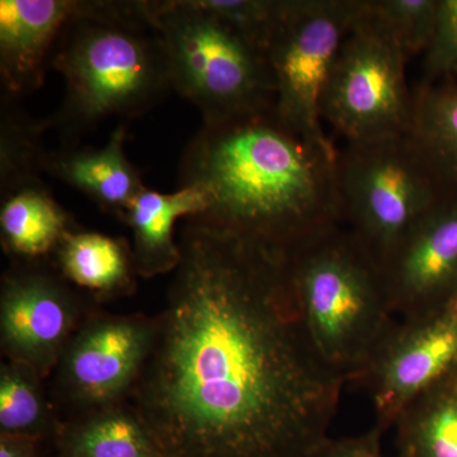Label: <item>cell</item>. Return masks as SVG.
Segmentation results:
<instances>
[{"mask_svg":"<svg viewBox=\"0 0 457 457\" xmlns=\"http://www.w3.org/2000/svg\"><path fill=\"white\" fill-rule=\"evenodd\" d=\"M396 457H457V368L396 420Z\"/></svg>","mask_w":457,"mask_h":457,"instance_id":"obj_19","label":"cell"},{"mask_svg":"<svg viewBox=\"0 0 457 457\" xmlns=\"http://www.w3.org/2000/svg\"><path fill=\"white\" fill-rule=\"evenodd\" d=\"M204 9L227 22L266 53L286 0H198Z\"/></svg>","mask_w":457,"mask_h":457,"instance_id":"obj_24","label":"cell"},{"mask_svg":"<svg viewBox=\"0 0 457 457\" xmlns=\"http://www.w3.org/2000/svg\"><path fill=\"white\" fill-rule=\"evenodd\" d=\"M83 311L82 297L55 269L44 261L13 262L0 286L3 356L45 380L86 319Z\"/></svg>","mask_w":457,"mask_h":457,"instance_id":"obj_10","label":"cell"},{"mask_svg":"<svg viewBox=\"0 0 457 457\" xmlns=\"http://www.w3.org/2000/svg\"><path fill=\"white\" fill-rule=\"evenodd\" d=\"M409 59L396 42L359 14L328 78L320 113L345 140L366 143L407 135L413 119V90L407 82Z\"/></svg>","mask_w":457,"mask_h":457,"instance_id":"obj_7","label":"cell"},{"mask_svg":"<svg viewBox=\"0 0 457 457\" xmlns=\"http://www.w3.org/2000/svg\"><path fill=\"white\" fill-rule=\"evenodd\" d=\"M446 308L457 314V291L455 295H453V299L450 300V303H447Z\"/></svg>","mask_w":457,"mask_h":457,"instance_id":"obj_28","label":"cell"},{"mask_svg":"<svg viewBox=\"0 0 457 457\" xmlns=\"http://www.w3.org/2000/svg\"><path fill=\"white\" fill-rule=\"evenodd\" d=\"M156 318L87 315L57 363L56 393L75 414L128 402L154 345Z\"/></svg>","mask_w":457,"mask_h":457,"instance_id":"obj_9","label":"cell"},{"mask_svg":"<svg viewBox=\"0 0 457 457\" xmlns=\"http://www.w3.org/2000/svg\"><path fill=\"white\" fill-rule=\"evenodd\" d=\"M285 272L321 359L352 383L395 323L383 266L338 224L286 252Z\"/></svg>","mask_w":457,"mask_h":457,"instance_id":"obj_4","label":"cell"},{"mask_svg":"<svg viewBox=\"0 0 457 457\" xmlns=\"http://www.w3.org/2000/svg\"><path fill=\"white\" fill-rule=\"evenodd\" d=\"M126 126H117L104 146L62 145L45 153L42 171L82 192L104 212L123 218L146 188L125 152Z\"/></svg>","mask_w":457,"mask_h":457,"instance_id":"obj_14","label":"cell"},{"mask_svg":"<svg viewBox=\"0 0 457 457\" xmlns=\"http://www.w3.org/2000/svg\"><path fill=\"white\" fill-rule=\"evenodd\" d=\"M204 209L196 188L179 187L171 194L145 188L135 198L122 220L132 231V255L137 276L153 278L174 272L180 262L174 228L179 219H194Z\"/></svg>","mask_w":457,"mask_h":457,"instance_id":"obj_15","label":"cell"},{"mask_svg":"<svg viewBox=\"0 0 457 457\" xmlns=\"http://www.w3.org/2000/svg\"><path fill=\"white\" fill-rule=\"evenodd\" d=\"M420 83H457V0H438L437 22L423 54Z\"/></svg>","mask_w":457,"mask_h":457,"instance_id":"obj_25","label":"cell"},{"mask_svg":"<svg viewBox=\"0 0 457 457\" xmlns=\"http://www.w3.org/2000/svg\"><path fill=\"white\" fill-rule=\"evenodd\" d=\"M51 65L65 80L59 110L42 121L62 145L111 117L135 119L171 90L163 42L143 2H77Z\"/></svg>","mask_w":457,"mask_h":457,"instance_id":"obj_3","label":"cell"},{"mask_svg":"<svg viewBox=\"0 0 457 457\" xmlns=\"http://www.w3.org/2000/svg\"><path fill=\"white\" fill-rule=\"evenodd\" d=\"M457 368V314L445 308L400 318L352 383L365 390L385 432L420 394Z\"/></svg>","mask_w":457,"mask_h":457,"instance_id":"obj_11","label":"cell"},{"mask_svg":"<svg viewBox=\"0 0 457 457\" xmlns=\"http://www.w3.org/2000/svg\"><path fill=\"white\" fill-rule=\"evenodd\" d=\"M74 0H2L0 2V79L5 95L40 88L46 60L55 49Z\"/></svg>","mask_w":457,"mask_h":457,"instance_id":"obj_13","label":"cell"},{"mask_svg":"<svg viewBox=\"0 0 457 457\" xmlns=\"http://www.w3.org/2000/svg\"><path fill=\"white\" fill-rule=\"evenodd\" d=\"M71 228V215L42 180L2 195L0 240L13 262L44 261Z\"/></svg>","mask_w":457,"mask_h":457,"instance_id":"obj_18","label":"cell"},{"mask_svg":"<svg viewBox=\"0 0 457 457\" xmlns=\"http://www.w3.org/2000/svg\"><path fill=\"white\" fill-rule=\"evenodd\" d=\"M342 224L384 262L449 188L411 135L345 144L337 156Z\"/></svg>","mask_w":457,"mask_h":457,"instance_id":"obj_6","label":"cell"},{"mask_svg":"<svg viewBox=\"0 0 457 457\" xmlns=\"http://www.w3.org/2000/svg\"><path fill=\"white\" fill-rule=\"evenodd\" d=\"M143 7L163 42L171 89L204 123L276 106L266 53L198 0H143Z\"/></svg>","mask_w":457,"mask_h":457,"instance_id":"obj_5","label":"cell"},{"mask_svg":"<svg viewBox=\"0 0 457 457\" xmlns=\"http://www.w3.org/2000/svg\"><path fill=\"white\" fill-rule=\"evenodd\" d=\"M129 403L165 457H314L345 380L295 306L285 253L186 219Z\"/></svg>","mask_w":457,"mask_h":457,"instance_id":"obj_1","label":"cell"},{"mask_svg":"<svg viewBox=\"0 0 457 457\" xmlns=\"http://www.w3.org/2000/svg\"><path fill=\"white\" fill-rule=\"evenodd\" d=\"M51 255L54 269L62 278L99 299L134 291L137 267L132 248L122 237L74 227L66 231Z\"/></svg>","mask_w":457,"mask_h":457,"instance_id":"obj_17","label":"cell"},{"mask_svg":"<svg viewBox=\"0 0 457 457\" xmlns=\"http://www.w3.org/2000/svg\"><path fill=\"white\" fill-rule=\"evenodd\" d=\"M394 314L441 311L457 291V191L449 189L383 264Z\"/></svg>","mask_w":457,"mask_h":457,"instance_id":"obj_12","label":"cell"},{"mask_svg":"<svg viewBox=\"0 0 457 457\" xmlns=\"http://www.w3.org/2000/svg\"><path fill=\"white\" fill-rule=\"evenodd\" d=\"M409 135L442 183L457 191L456 82L417 84Z\"/></svg>","mask_w":457,"mask_h":457,"instance_id":"obj_20","label":"cell"},{"mask_svg":"<svg viewBox=\"0 0 457 457\" xmlns=\"http://www.w3.org/2000/svg\"><path fill=\"white\" fill-rule=\"evenodd\" d=\"M41 441L0 433V457H40Z\"/></svg>","mask_w":457,"mask_h":457,"instance_id":"obj_27","label":"cell"},{"mask_svg":"<svg viewBox=\"0 0 457 457\" xmlns=\"http://www.w3.org/2000/svg\"><path fill=\"white\" fill-rule=\"evenodd\" d=\"M337 156L272 106L204 123L180 158L179 187L204 198L189 220L286 253L342 224Z\"/></svg>","mask_w":457,"mask_h":457,"instance_id":"obj_2","label":"cell"},{"mask_svg":"<svg viewBox=\"0 0 457 457\" xmlns=\"http://www.w3.org/2000/svg\"><path fill=\"white\" fill-rule=\"evenodd\" d=\"M359 14V0H286L266 46L276 111L306 139L337 149L320 104L336 57Z\"/></svg>","mask_w":457,"mask_h":457,"instance_id":"obj_8","label":"cell"},{"mask_svg":"<svg viewBox=\"0 0 457 457\" xmlns=\"http://www.w3.org/2000/svg\"><path fill=\"white\" fill-rule=\"evenodd\" d=\"M383 431L374 427L371 431L352 437L329 438L314 457H387L381 449Z\"/></svg>","mask_w":457,"mask_h":457,"instance_id":"obj_26","label":"cell"},{"mask_svg":"<svg viewBox=\"0 0 457 457\" xmlns=\"http://www.w3.org/2000/svg\"><path fill=\"white\" fill-rule=\"evenodd\" d=\"M44 378L23 363L5 360L0 368V433L45 441L55 437L54 418Z\"/></svg>","mask_w":457,"mask_h":457,"instance_id":"obj_21","label":"cell"},{"mask_svg":"<svg viewBox=\"0 0 457 457\" xmlns=\"http://www.w3.org/2000/svg\"><path fill=\"white\" fill-rule=\"evenodd\" d=\"M362 9L409 60L426 53L437 22L438 0H362Z\"/></svg>","mask_w":457,"mask_h":457,"instance_id":"obj_23","label":"cell"},{"mask_svg":"<svg viewBox=\"0 0 457 457\" xmlns=\"http://www.w3.org/2000/svg\"><path fill=\"white\" fill-rule=\"evenodd\" d=\"M42 121H35L5 95L0 113V194L37 182L46 150L41 137Z\"/></svg>","mask_w":457,"mask_h":457,"instance_id":"obj_22","label":"cell"},{"mask_svg":"<svg viewBox=\"0 0 457 457\" xmlns=\"http://www.w3.org/2000/svg\"><path fill=\"white\" fill-rule=\"evenodd\" d=\"M54 442L56 457H165L129 400L74 414L59 423Z\"/></svg>","mask_w":457,"mask_h":457,"instance_id":"obj_16","label":"cell"}]
</instances>
